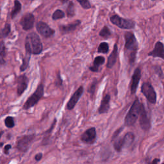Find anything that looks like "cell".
I'll list each match as a JSON object with an SVG mask.
<instances>
[{
    "mask_svg": "<svg viewBox=\"0 0 164 164\" xmlns=\"http://www.w3.org/2000/svg\"><path fill=\"white\" fill-rule=\"evenodd\" d=\"M5 125L8 128H13L15 126L14 118L12 116H7L5 119Z\"/></svg>",
    "mask_w": 164,
    "mask_h": 164,
    "instance_id": "83f0119b",
    "label": "cell"
},
{
    "mask_svg": "<svg viewBox=\"0 0 164 164\" xmlns=\"http://www.w3.org/2000/svg\"><path fill=\"white\" fill-rule=\"evenodd\" d=\"M111 23L119 28L124 30H131L135 28V22L133 20L124 19L118 15H114L110 17Z\"/></svg>",
    "mask_w": 164,
    "mask_h": 164,
    "instance_id": "5b68a950",
    "label": "cell"
},
{
    "mask_svg": "<svg viewBox=\"0 0 164 164\" xmlns=\"http://www.w3.org/2000/svg\"><path fill=\"white\" fill-rule=\"evenodd\" d=\"M42 154L41 153H39L37 154H36V155H35V160H36V161H37V162L40 161V160L42 159Z\"/></svg>",
    "mask_w": 164,
    "mask_h": 164,
    "instance_id": "8d00e7d4",
    "label": "cell"
},
{
    "mask_svg": "<svg viewBox=\"0 0 164 164\" xmlns=\"http://www.w3.org/2000/svg\"><path fill=\"white\" fill-rule=\"evenodd\" d=\"M160 162V160L159 158H154L150 163L149 164H158V163Z\"/></svg>",
    "mask_w": 164,
    "mask_h": 164,
    "instance_id": "74e56055",
    "label": "cell"
},
{
    "mask_svg": "<svg viewBox=\"0 0 164 164\" xmlns=\"http://www.w3.org/2000/svg\"><path fill=\"white\" fill-rule=\"evenodd\" d=\"M109 51V45L107 42H102L99 44L97 48V52L106 54Z\"/></svg>",
    "mask_w": 164,
    "mask_h": 164,
    "instance_id": "f546056e",
    "label": "cell"
},
{
    "mask_svg": "<svg viewBox=\"0 0 164 164\" xmlns=\"http://www.w3.org/2000/svg\"><path fill=\"white\" fill-rule=\"evenodd\" d=\"M56 123H57V119H54L53 122V123H52V124H51V127H50V129L48 130L46 132L44 133V140H43V142H42V144L44 145L48 144V141L47 140H48V139L49 138L50 135H51L52 131L53 130L54 126H55Z\"/></svg>",
    "mask_w": 164,
    "mask_h": 164,
    "instance_id": "484cf974",
    "label": "cell"
},
{
    "mask_svg": "<svg viewBox=\"0 0 164 164\" xmlns=\"http://www.w3.org/2000/svg\"><path fill=\"white\" fill-rule=\"evenodd\" d=\"M141 92L151 104L157 103V93L152 85L148 82H145L142 85Z\"/></svg>",
    "mask_w": 164,
    "mask_h": 164,
    "instance_id": "52a82bcc",
    "label": "cell"
},
{
    "mask_svg": "<svg viewBox=\"0 0 164 164\" xmlns=\"http://www.w3.org/2000/svg\"><path fill=\"white\" fill-rule=\"evenodd\" d=\"M99 35L105 39H108L111 35L110 30H109V28L106 26H105L103 28L101 29V30L100 31Z\"/></svg>",
    "mask_w": 164,
    "mask_h": 164,
    "instance_id": "f1b7e54d",
    "label": "cell"
},
{
    "mask_svg": "<svg viewBox=\"0 0 164 164\" xmlns=\"http://www.w3.org/2000/svg\"><path fill=\"white\" fill-rule=\"evenodd\" d=\"M31 55H32L31 53H30L29 52L26 51L25 56L23 58L22 64L20 66V71L21 72H24V71H26L27 69H28L29 64H30V60L31 58Z\"/></svg>",
    "mask_w": 164,
    "mask_h": 164,
    "instance_id": "7402d4cb",
    "label": "cell"
},
{
    "mask_svg": "<svg viewBox=\"0 0 164 164\" xmlns=\"http://www.w3.org/2000/svg\"><path fill=\"white\" fill-rule=\"evenodd\" d=\"M12 148V145L11 144H7L6 145L4 148V153L5 154H8L9 150Z\"/></svg>",
    "mask_w": 164,
    "mask_h": 164,
    "instance_id": "d590c367",
    "label": "cell"
},
{
    "mask_svg": "<svg viewBox=\"0 0 164 164\" xmlns=\"http://www.w3.org/2000/svg\"><path fill=\"white\" fill-rule=\"evenodd\" d=\"M96 130L94 127L87 130L81 135V140L87 144H93L96 140Z\"/></svg>",
    "mask_w": 164,
    "mask_h": 164,
    "instance_id": "8fae6325",
    "label": "cell"
},
{
    "mask_svg": "<svg viewBox=\"0 0 164 164\" xmlns=\"http://www.w3.org/2000/svg\"><path fill=\"white\" fill-rule=\"evenodd\" d=\"M140 105L141 103L136 97L124 119V125L126 126H132L135 124L139 115Z\"/></svg>",
    "mask_w": 164,
    "mask_h": 164,
    "instance_id": "3957f363",
    "label": "cell"
},
{
    "mask_svg": "<svg viewBox=\"0 0 164 164\" xmlns=\"http://www.w3.org/2000/svg\"><path fill=\"white\" fill-rule=\"evenodd\" d=\"M96 85H97V81H96V80H95V81L92 84V85H90V87L88 90V92H89V93L91 94V95H93L94 93Z\"/></svg>",
    "mask_w": 164,
    "mask_h": 164,
    "instance_id": "d6a6232c",
    "label": "cell"
},
{
    "mask_svg": "<svg viewBox=\"0 0 164 164\" xmlns=\"http://www.w3.org/2000/svg\"><path fill=\"white\" fill-rule=\"evenodd\" d=\"M17 93L18 96H21L27 89L29 79L25 74L20 75L17 78Z\"/></svg>",
    "mask_w": 164,
    "mask_h": 164,
    "instance_id": "7c38bea8",
    "label": "cell"
},
{
    "mask_svg": "<svg viewBox=\"0 0 164 164\" xmlns=\"http://www.w3.org/2000/svg\"><path fill=\"white\" fill-rule=\"evenodd\" d=\"M66 15L65 13L62 10H60V9H57L55 11H54L52 15V19L54 21H57L58 19H63V17H65Z\"/></svg>",
    "mask_w": 164,
    "mask_h": 164,
    "instance_id": "4316f807",
    "label": "cell"
},
{
    "mask_svg": "<svg viewBox=\"0 0 164 164\" xmlns=\"http://www.w3.org/2000/svg\"><path fill=\"white\" fill-rule=\"evenodd\" d=\"M66 12H67V16L69 17H73L75 15V5H74V3L72 2H70L69 3V5H68L67 8Z\"/></svg>",
    "mask_w": 164,
    "mask_h": 164,
    "instance_id": "4dcf8cb0",
    "label": "cell"
},
{
    "mask_svg": "<svg viewBox=\"0 0 164 164\" xmlns=\"http://www.w3.org/2000/svg\"><path fill=\"white\" fill-rule=\"evenodd\" d=\"M6 55V48L3 41H0V64H5V57Z\"/></svg>",
    "mask_w": 164,
    "mask_h": 164,
    "instance_id": "44dd1931",
    "label": "cell"
},
{
    "mask_svg": "<svg viewBox=\"0 0 164 164\" xmlns=\"http://www.w3.org/2000/svg\"><path fill=\"white\" fill-rule=\"evenodd\" d=\"M162 164H164V162H163V163H162Z\"/></svg>",
    "mask_w": 164,
    "mask_h": 164,
    "instance_id": "ab89813d",
    "label": "cell"
},
{
    "mask_svg": "<svg viewBox=\"0 0 164 164\" xmlns=\"http://www.w3.org/2000/svg\"><path fill=\"white\" fill-rule=\"evenodd\" d=\"M35 16L32 13H26L23 15L20 20V24L24 31L30 30L33 28Z\"/></svg>",
    "mask_w": 164,
    "mask_h": 164,
    "instance_id": "30bf717a",
    "label": "cell"
},
{
    "mask_svg": "<svg viewBox=\"0 0 164 164\" xmlns=\"http://www.w3.org/2000/svg\"><path fill=\"white\" fill-rule=\"evenodd\" d=\"M118 56V48L117 45L115 44H114V49L110 54V56L108 57V62L106 63V67L109 69H111L114 67V66L115 64L117 58Z\"/></svg>",
    "mask_w": 164,
    "mask_h": 164,
    "instance_id": "ac0fdd59",
    "label": "cell"
},
{
    "mask_svg": "<svg viewBox=\"0 0 164 164\" xmlns=\"http://www.w3.org/2000/svg\"><path fill=\"white\" fill-rule=\"evenodd\" d=\"M123 127H120L119 129H118L117 130H116L115 132V133H114L113 136H112V141H113L114 139H115L116 138H117L118 136H119V134L121 133V132L123 131Z\"/></svg>",
    "mask_w": 164,
    "mask_h": 164,
    "instance_id": "e575fe53",
    "label": "cell"
},
{
    "mask_svg": "<svg viewBox=\"0 0 164 164\" xmlns=\"http://www.w3.org/2000/svg\"><path fill=\"white\" fill-rule=\"evenodd\" d=\"M62 79L61 78V76H60V72H58L57 73V80H56V85L57 86H61L62 85Z\"/></svg>",
    "mask_w": 164,
    "mask_h": 164,
    "instance_id": "836d02e7",
    "label": "cell"
},
{
    "mask_svg": "<svg viewBox=\"0 0 164 164\" xmlns=\"http://www.w3.org/2000/svg\"><path fill=\"white\" fill-rule=\"evenodd\" d=\"M4 133V131H2V132H0V140H1V138H2V135H3ZM3 145V142H0V147H2Z\"/></svg>",
    "mask_w": 164,
    "mask_h": 164,
    "instance_id": "f35d334b",
    "label": "cell"
},
{
    "mask_svg": "<svg viewBox=\"0 0 164 164\" xmlns=\"http://www.w3.org/2000/svg\"><path fill=\"white\" fill-rule=\"evenodd\" d=\"M148 56L154 58H160L164 60V45L162 42H157L154 48L148 53Z\"/></svg>",
    "mask_w": 164,
    "mask_h": 164,
    "instance_id": "9a60e30c",
    "label": "cell"
},
{
    "mask_svg": "<svg viewBox=\"0 0 164 164\" xmlns=\"http://www.w3.org/2000/svg\"><path fill=\"white\" fill-rule=\"evenodd\" d=\"M14 3V8H12V11L11 13V17L12 19H14L18 14L20 13V12L21 11V9H22V5L19 1L15 0Z\"/></svg>",
    "mask_w": 164,
    "mask_h": 164,
    "instance_id": "603a6c76",
    "label": "cell"
},
{
    "mask_svg": "<svg viewBox=\"0 0 164 164\" xmlns=\"http://www.w3.org/2000/svg\"><path fill=\"white\" fill-rule=\"evenodd\" d=\"M110 96L109 94H106L101 101V105L99 108V114H103L107 113L110 108Z\"/></svg>",
    "mask_w": 164,
    "mask_h": 164,
    "instance_id": "e0dca14e",
    "label": "cell"
},
{
    "mask_svg": "<svg viewBox=\"0 0 164 164\" xmlns=\"http://www.w3.org/2000/svg\"><path fill=\"white\" fill-rule=\"evenodd\" d=\"M11 32V25L9 23H6L3 28L0 30V38H5Z\"/></svg>",
    "mask_w": 164,
    "mask_h": 164,
    "instance_id": "d4e9b609",
    "label": "cell"
},
{
    "mask_svg": "<svg viewBox=\"0 0 164 164\" xmlns=\"http://www.w3.org/2000/svg\"><path fill=\"white\" fill-rule=\"evenodd\" d=\"M44 94V85L40 84L37 89L35 90V92L28 97L23 105V109L25 110H28L35 106L38 103V102L42 99Z\"/></svg>",
    "mask_w": 164,
    "mask_h": 164,
    "instance_id": "277c9868",
    "label": "cell"
},
{
    "mask_svg": "<svg viewBox=\"0 0 164 164\" xmlns=\"http://www.w3.org/2000/svg\"><path fill=\"white\" fill-rule=\"evenodd\" d=\"M105 58L102 56H98L95 58L93 66L90 67V70L93 72H97L99 71V67L103 65L105 63Z\"/></svg>",
    "mask_w": 164,
    "mask_h": 164,
    "instance_id": "d6986e66",
    "label": "cell"
},
{
    "mask_svg": "<svg viewBox=\"0 0 164 164\" xmlns=\"http://www.w3.org/2000/svg\"><path fill=\"white\" fill-rule=\"evenodd\" d=\"M84 90V87L81 86L75 91V93L72 94V96L70 98L69 101H68V103L66 105V108H67V110H72V109L75 107L76 105L77 104L78 101H79L80 98L81 97L82 94H83Z\"/></svg>",
    "mask_w": 164,
    "mask_h": 164,
    "instance_id": "4fadbf2b",
    "label": "cell"
},
{
    "mask_svg": "<svg viewBox=\"0 0 164 164\" xmlns=\"http://www.w3.org/2000/svg\"><path fill=\"white\" fill-rule=\"evenodd\" d=\"M35 138V135H23L19 139L17 142V149L25 153L29 149L32 142H33Z\"/></svg>",
    "mask_w": 164,
    "mask_h": 164,
    "instance_id": "8992f818",
    "label": "cell"
},
{
    "mask_svg": "<svg viewBox=\"0 0 164 164\" xmlns=\"http://www.w3.org/2000/svg\"><path fill=\"white\" fill-rule=\"evenodd\" d=\"M25 50L32 54L38 55L43 51V45L38 34L31 32L26 35L24 43Z\"/></svg>",
    "mask_w": 164,
    "mask_h": 164,
    "instance_id": "7a4b0ae2",
    "label": "cell"
},
{
    "mask_svg": "<svg viewBox=\"0 0 164 164\" xmlns=\"http://www.w3.org/2000/svg\"><path fill=\"white\" fill-rule=\"evenodd\" d=\"M78 2L81 5V7L84 9H89L91 8V5L87 0H83V1H78Z\"/></svg>",
    "mask_w": 164,
    "mask_h": 164,
    "instance_id": "1f68e13d",
    "label": "cell"
},
{
    "mask_svg": "<svg viewBox=\"0 0 164 164\" xmlns=\"http://www.w3.org/2000/svg\"><path fill=\"white\" fill-rule=\"evenodd\" d=\"M140 78H141V71L139 68H136L133 72L130 84V90H131V93L132 94H134L136 93V89H137L138 85L139 84Z\"/></svg>",
    "mask_w": 164,
    "mask_h": 164,
    "instance_id": "5bb4252c",
    "label": "cell"
},
{
    "mask_svg": "<svg viewBox=\"0 0 164 164\" xmlns=\"http://www.w3.org/2000/svg\"><path fill=\"white\" fill-rule=\"evenodd\" d=\"M114 142V148L115 151L117 152H120L123 148L124 147V144H123V137H117L115 139H114L113 141Z\"/></svg>",
    "mask_w": 164,
    "mask_h": 164,
    "instance_id": "cb8c5ba5",
    "label": "cell"
},
{
    "mask_svg": "<svg viewBox=\"0 0 164 164\" xmlns=\"http://www.w3.org/2000/svg\"><path fill=\"white\" fill-rule=\"evenodd\" d=\"M81 24V21L80 20H76L75 22L66 24V25H60L59 26V30L61 33L65 34L71 32L76 30L77 27Z\"/></svg>",
    "mask_w": 164,
    "mask_h": 164,
    "instance_id": "2e32d148",
    "label": "cell"
},
{
    "mask_svg": "<svg viewBox=\"0 0 164 164\" xmlns=\"http://www.w3.org/2000/svg\"><path fill=\"white\" fill-rule=\"evenodd\" d=\"M139 123L141 128L144 131H149L151 128V121L149 117L148 116V114L145 110V107L142 103L140 105V109L139 112Z\"/></svg>",
    "mask_w": 164,
    "mask_h": 164,
    "instance_id": "ba28073f",
    "label": "cell"
},
{
    "mask_svg": "<svg viewBox=\"0 0 164 164\" xmlns=\"http://www.w3.org/2000/svg\"><path fill=\"white\" fill-rule=\"evenodd\" d=\"M124 147L128 148L131 146L135 140V135L132 132H127L123 137ZM123 147V148H124Z\"/></svg>",
    "mask_w": 164,
    "mask_h": 164,
    "instance_id": "ffe728a7",
    "label": "cell"
},
{
    "mask_svg": "<svg viewBox=\"0 0 164 164\" xmlns=\"http://www.w3.org/2000/svg\"><path fill=\"white\" fill-rule=\"evenodd\" d=\"M125 45L124 53L129 63L133 65L136 57L138 50V42L133 33L130 32H126L124 35Z\"/></svg>",
    "mask_w": 164,
    "mask_h": 164,
    "instance_id": "6da1fadb",
    "label": "cell"
},
{
    "mask_svg": "<svg viewBox=\"0 0 164 164\" xmlns=\"http://www.w3.org/2000/svg\"><path fill=\"white\" fill-rule=\"evenodd\" d=\"M37 32L44 38H50L55 33V31L45 22L39 21L36 24Z\"/></svg>",
    "mask_w": 164,
    "mask_h": 164,
    "instance_id": "9c48e42d",
    "label": "cell"
}]
</instances>
